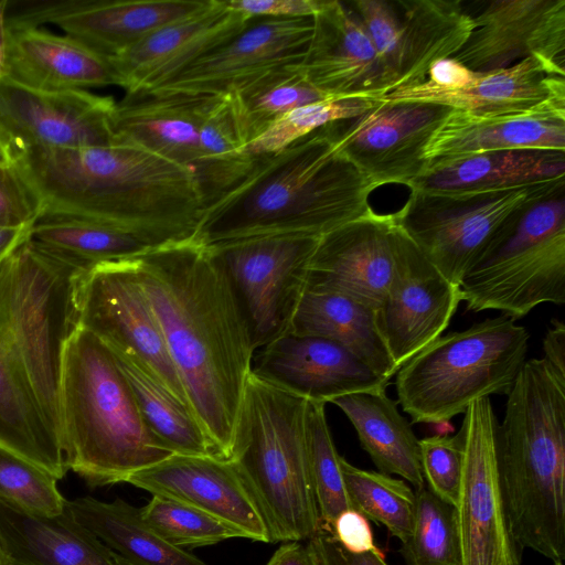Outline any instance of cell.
I'll return each mask as SVG.
<instances>
[{
	"label": "cell",
	"instance_id": "1",
	"mask_svg": "<svg viewBox=\"0 0 565 565\" xmlns=\"http://www.w3.org/2000/svg\"><path fill=\"white\" fill-rule=\"evenodd\" d=\"M131 263L191 412L216 456L231 459L255 349L226 275L195 241L151 248Z\"/></svg>",
	"mask_w": 565,
	"mask_h": 565
},
{
	"label": "cell",
	"instance_id": "2",
	"mask_svg": "<svg viewBox=\"0 0 565 565\" xmlns=\"http://www.w3.org/2000/svg\"><path fill=\"white\" fill-rule=\"evenodd\" d=\"M83 269L30 237L0 265V444L62 479L58 388Z\"/></svg>",
	"mask_w": 565,
	"mask_h": 565
},
{
	"label": "cell",
	"instance_id": "3",
	"mask_svg": "<svg viewBox=\"0 0 565 565\" xmlns=\"http://www.w3.org/2000/svg\"><path fill=\"white\" fill-rule=\"evenodd\" d=\"M13 164L42 212L93 218L151 248L194 241L205 209L191 171L127 142L29 147Z\"/></svg>",
	"mask_w": 565,
	"mask_h": 565
},
{
	"label": "cell",
	"instance_id": "4",
	"mask_svg": "<svg viewBox=\"0 0 565 565\" xmlns=\"http://www.w3.org/2000/svg\"><path fill=\"white\" fill-rule=\"evenodd\" d=\"M374 189L337 149L328 124L262 156L204 209L194 241L207 247L256 236H322L371 210Z\"/></svg>",
	"mask_w": 565,
	"mask_h": 565
},
{
	"label": "cell",
	"instance_id": "5",
	"mask_svg": "<svg viewBox=\"0 0 565 565\" xmlns=\"http://www.w3.org/2000/svg\"><path fill=\"white\" fill-rule=\"evenodd\" d=\"M499 478L519 547L565 558V376L544 359L523 363L497 429Z\"/></svg>",
	"mask_w": 565,
	"mask_h": 565
},
{
	"label": "cell",
	"instance_id": "6",
	"mask_svg": "<svg viewBox=\"0 0 565 565\" xmlns=\"http://www.w3.org/2000/svg\"><path fill=\"white\" fill-rule=\"evenodd\" d=\"M58 409L66 467L92 487L126 482L174 454L148 426L114 353L78 326L63 348Z\"/></svg>",
	"mask_w": 565,
	"mask_h": 565
},
{
	"label": "cell",
	"instance_id": "7",
	"mask_svg": "<svg viewBox=\"0 0 565 565\" xmlns=\"http://www.w3.org/2000/svg\"><path fill=\"white\" fill-rule=\"evenodd\" d=\"M307 404L253 372L248 376L231 460L255 497L273 543L309 541L321 525L307 456Z\"/></svg>",
	"mask_w": 565,
	"mask_h": 565
},
{
	"label": "cell",
	"instance_id": "8",
	"mask_svg": "<svg viewBox=\"0 0 565 565\" xmlns=\"http://www.w3.org/2000/svg\"><path fill=\"white\" fill-rule=\"evenodd\" d=\"M114 141L142 147L186 168L205 206L241 183L258 157L248 154L227 94L126 93L111 115Z\"/></svg>",
	"mask_w": 565,
	"mask_h": 565
},
{
	"label": "cell",
	"instance_id": "9",
	"mask_svg": "<svg viewBox=\"0 0 565 565\" xmlns=\"http://www.w3.org/2000/svg\"><path fill=\"white\" fill-rule=\"evenodd\" d=\"M529 340L523 326L502 315L439 335L395 373L397 403L411 424H441L478 399L507 395Z\"/></svg>",
	"mask_w": 565,
	"mask_h": 565
},
{
	"label": "cell",
	"instance_id": "10",
	"mask_svg": "<svg viewBox=\"0 0 565 565\" xmlns=\"http://www.w3.org/2000/svg\"><path fill=\"white\" fill-rule=\"evenodd\" d=\"M466 310L519 320L565 302V186L529 206L476 259L459 285Z\"/></svg>",
	"mask_w": 565,
	"mask_h": 565
},
{
	"label": "cell",
	"instance_id": "11",
	"mask_svg": "<svg viewBox=\"0 0 565 565\" xmlns=\"http://www.w3.org/2000/svg\"><path fill=\"white\" fill-rule=\"evenodd\" d=\"M565 181L512 189L434 192L411 189L398 221L423 255L451 284L525 210Z\"/></svg>",
	"mask_w": 565,
	"mask_h": 565
},
{
	"label": "cell",
	"instance_id": "12",
	"mask_svg": "<svg viewBox=\"0 0 565 565\" xmlns=\"http://www.w3.org/2000/svg\"><path fill=\"white\" fill-rule=\"evenodd\" d=\"M73 320L74 326L95 334L113 353L130 360L190 408L131 259L99 264L76 275Z\"/></svg>",
	"mask_w": 565,
	"mask_h": 565
},
{
	"label": "cell",
	"instance_id": "13",
	"mask_svg": "<svg viewBox=\"0 0 565 565\" xmlns=\"http://www.w3.org/2000/svg\"><path fill=\"white\" fill-rule=\"evenodd\" d=\"M319 238L271 235L205 246L228 279L255 351L289 332Z\"/></svg>",
	"mask_w": 565,
	"mask_h": 565
},
{
	"label": "cell",
	"instance_id": "14",
	"mask_svg": "<svg viewBox=\"0 0 565 565\" xmlns=\"http://www.w3.org/2000/svg\"><path fill=\"white\" fill-rule=\"evenodd\" d=\"M462 472L456 504L462 565H521L509 526L498 459V419L489 397L463 413Z\"/></svg>",
	"mask_w": 565,
	"mask_h": 565
},
{
	"label": "cell",
	"instance_id": "15",
	"mask_svg": "<svg viewBox=\"0 0 565 565\" xmlns=\"http://www.w3.org/2000/svg\"><path fill=\"white\" fill-rule=\"evenodd\" d=\"M452 108L414 102H380L329 128L337 149L375 188L407 186L427 169L425 148Z\"/></svg>",
	"mask_w": 565,
	"mask_h": 565
},
{
	"label": "cell",
	"instance_id": "16",
	"mask_svg": "<svg viewBox=\"0 0 565 565\" xmlns=\"http://www.w3.org/2000/svg\"><path fill=\"white\" fill-rule=\"evenodd\" d=\"M210 0H35L9 1L7 22L53 24L111 57L153 31L205 9Z\"/></svg>",
	"mask_w": 565,
	"mask_h": 565
},
{
	"label": "cell",
	"instance_id": "17",
	"mask_svg": "<svg viewBox=\"0 0 565 565\" xmlns=\"http://www.w3.org/2000/svg\"><path fill=\"white\" fill-rule=\"evenodd\" d=\"M460 302L459 287L436 269L401 225L393 274L377 308L379 329L397 370L441 335Z\"/></svg>",
	"mask_w": 565,
	"mask_h": 565
},
{
	"label": "cell",
	"instance_id": "18",
	"mask_svg": "<svg viewBox=\"0 0 565 565\" xmlns=\"http://www.w3.org/2000/svg\"><path fill=\"white\" fill-rule=\"evenodd\" d=\"M115 105L111 96L87 89H42L0 79V126L15 153L29 147L110 145Z\"/></svg>",
	"mask_w": 565,
	"mask_h": 565
},
{
	"label": "cell",
	"instance_id": "19",
	"mask_svg": "<svg viewBox=\"0 0 565 565\" xmlns=\"http://www.w3.org/2000/svg\"><path fill=\"white\" fill-rule=\"evenodd\" d=\"M471 17L473 30L452 57L469 70L507 68L532 56L565 77V0H493Z\"/></svg>",
	"mask_w": 565,
	"mask_h": 565
},
{
	"label": "cell",
	"instance_id": "20",
	"mask_svg": "<svg viewBox=\"0 0 565 565\" xmlns=\"http://www.w3.org/2000/svg\"><path fill=\"white\" fill-rule=\"evenodd\" d=\"M312 32L313 17L252 18L234 38L149 90L227 94L256 75L299 64L308 50Z\"/></svg>",
	"mask_w": 565,
	"mask_h": 565
},
{
	"label": "cell",
	"instance_id": "21",
	"mask_svg": "<svg viewBox=\"0 0 565 565\" xmlns=\"http://www.w3.org/2000/svg\"><path fill=\"white\" fill-rule=\"evenodd\" d=\"M126 482L190 504L233 526L244 539L273 543L262 510L231 459L173 454Z\"/></svg>",
	"mask_w": 565,
	"mask_h": 565
},
{
	"label": "cell",
	"instance_id": "22",
	"mask_svg": "<svg viewBox=\"0 0 565 565\" xmlns=\"http://www.w3.org/2000/svg\"><path fill=\"white\" fill-rule=\"evenodd\" d=\"M401 224L396 213L372 209L320 236L305 289L338 291L379 308L394 267Z\"/></svg>",
	"mask_w": 565,
	"mask_h": 565
},
{
	"label": "cell",
	"instance_id": "23",
	"mask_svg": "<svg viewBox=\"0 0 565 565\" xmlns=\"http://www.w3.org/2000/svg\"><path fill=\"white\" fill-rule=\"evenodd\" d=\"M292 66L329 98L377 100L392 90L360 18L339 0H326L313 17L308 50L302 61Z\"/></svg>",
	"mask_w": 565,
	"mask_h": 565
},
{
	"label": "cell",
	"instance_id": "24",
	"mask_svg": "<svg viewBox=\"0 0 565 565\" xmlns=\"http://www.w3.org/2000/svg\"><path fill=\"white\" fill-rule=\"evenodd\" d=\"M260 349L252 372L308 401L327 404L343 395L390 385L391 379L324 338L287 333Z\"/></svg>",
	"mask_w": 565,
	"mask_h": 565
},
{
	"label": "cell",
	"instance_id": "25",
	"mask_svg": "<svg viewBox=\"0 0 565 565\" xmlns=\"http://www.w3.org/2000/svg\"><path fill=\"white\" fill-rule=\"evenodd\" d=\"M250 20L230 9L225 0H210L199 13L167 24L108 57L117 86L126 93L152 89L234 38Z\"/></svg>",
	"mask_w": 565,
	"mask_h": 565
},
{
	"label": "cell",
	"instance_id": "26",
	"mask_svg": "<svg viewBox=\"0 0 565 565\" xmlns=\"http://www.w3.org/2000/svg\"><path fill=\"white\" fill-rule=\"evenodd\" d=\"M502 150L565 152V97L507 114L451 109L428 141L427 164Z\"/></svg>",
	"mask_w": 565,
	"mask_h": 565
},
{
	"label": "cell",
	"instance_id": "27",
	"mask_svg": "<svg viewBox=\"0 0 565 565\" xmlns=\"http://www.w3.org/2000/svg\"><path fill=\"white\" fill-rule=\"evenodd\" d=\"M7 29V77L42 89L117 86L109 58L81 41L26 24Z\"/></svg>",
	"mask_w": 565,
	"mask_h": 565
},
{
	"label": "cell",
	"instance_id": "28",
	"mask_svg": "<svg viewBox=\"0 0 565 565\" xmlns=\"http://www.w3.org/2000/svg\"><path fill=\"white\" fill-rule=\"evenodd\" d=\"M565 97V77L551 75L535 57H526L507 68L476 72L466 85L439 88L426 81L396 88L380 102H414L446 106L477 114H507Z\"/></svg>",
	"mask_w": 565,
	"mask_h": 565
},
{
	"label": "cell",
	"instance_id": "29",
	"mask_svg": "<svg viewBox=\"0 0 565 565\" xmlns=\"http://www.w3.org/2000/svg\"><path fill=\"white\" fill-rule=\"evenodd\" d=\"M393 6L392 90L425 82L430 65L454 57L473 30L471 13L460 0H396Z\"/></svg>",
	"mask_w": 565,
	"mask_h": 565
},
{
	"label": "cell",
	"instance_id": "30",
	"mask_svg": "<svg viewBox=\"0 0 565 565\" xmlns=\"http://www.w3.org/2000/svg\"><path fill=\"white\" fill-rule=\"evenodd\" d=\"M0 539L12 565H126L66 505L50 515L0 500Z\"/></svg>",
	"mask_w": 565,
	"mask_h": 565
},
{
	"label": "cell",
	"instance_id": "31",
	"mask_svg": "<svg viewBox=\"0 0 565 565\" xmlns=\"http://www.w3.org/2000/svg\"><path fill=\"white\" fill-rule=\"evenodd\" d=\"M288 333L334 341L383 377L397 372L379 329L377 308L349 295L305 289Z\"/></svg>",
	"mask_w": 565,
	"mask_h": 565
},
{
	"label": "cell",
	"instance_id": "32",
	"mask_svg": "<svg viewBox=\"0 0 565 565\" xmlns=\"http://www.w3.org/2000/svg\"><path fill=\"white\" fill-rule=\"evenodd\" d=\"M565 181V152L502 150L427 164L409 189L467 192Z\"/></svg>",
	"mask_w": 565,
	"mask_h": 565
},
{
	"label": "cell",
	"instance_id": "33",
	"mask_svg": "<svg viewBox=\"0 0 565 565\" xmlns=\"http://www.w3.org/2000/svg\"><path fill=\"white\" fill-rule=\"evenodd\" d=\"M331 403L348 417L380 472L397 475L415 490L425 487L419 439L385 390L352 393Z\"/></svg>",
	"mask_w": 565,
	"mask_h": 565
},
{
	"label": "cell",
	"instance_id": "34",
	"mask_svg": "<svg viewBox=\"0 0 565 565\" xmlns=\"http://www.w3.org/2000/svg\"><path fill=\"white\" fill-rule=\"evenodd\" d=\"M66 509L126 565H207L167 542L141 519L139 509L121 499L77 498L66 501Z\"/></svg>",
	"mask_w": 565,
	"mask_h": 565
},
{
	"label": "cell",
	"instance_id": "35",
	"mask_svg": "<svg viewBox=\"0 0 565 565\" xmlns=\"http://www.w3.org/2000/svg\"><path fill=\"white\" fill-rule=\"evenodd\" d=\"M30 238L47 253L84 270L131 259L151 249L114 226L57 212H42L32 226Z\"/></svg>",
	"mask_w": 565,
	"mask_h": 565
},
{
	"label": "cell",
	"instance_id": "36",
	"mask_svg": "<svg viewBox=\"0 0 565 565\" xmlns=\"http://www.w3.org/2000/svg\"><path fill=\"white\" fill-rule=\"evenodd\" d=\"M227 95L246 147L289 111L332 99L310 85L292 65L248 78Z\"/></svg>",
	"mask_w": 565,
	"mask_h": 565
},
{
	"label": "cell",
	"instance_id": "37",
	"mask_svg": "<svg viewBox=\"0 0 565 565\" xmlns=\"http://www.w3.org/2000/svg\"><path fill=\"white\" fill-rule=\"evenodd\" d=\"M114 355L148 426L174 454L216 456L188 406L130 360Z\"/></svg>",
	"mask_w": 565,
	"mask_h": 565
},
{
	"label": "cell",
	"instance_id": "38",
	"mask_svg": "<svg viewBox=\"0 0 565 565\" xmlns=\"http://www.w3.org/2000/svg\"><path fill=\"white\" fill-rule=\"evenodd\" d=\"M340 468L354 509L367 520L384 525L402 543L412 534L416 493L401 479L377 471L360 469L342 456Z\"/></svg>",
	"mask_w": 565,
	"mask_h": 565
},
{
	"label": "cell",
	"instance_id": "39",
	"mask_svg": "<svg viewBox=\"0 0 565 565\" xmlns=\"http://www.w3.org/2000/svg\"><path fill=\"white\" fill-rule=\"evenodd\" d=\"M416 510L411 536L402 543L407 565H462L456 508L426 486L415 490Z\"/></svg>",
	"mask_w": 565,
	"mask_h": 565
},
{
	"label": "cell",
	"instance_id": "40",
	"mask_svg": "<svg viewBox=\"0 0 565 565\" xmlns=\"http://www.w3.org/2000/svg\"><path fill=\"white\" fill-rule=\"evenodd\" d=\"M324 407V403L308 401L306 444L320 520L329 527L340 513L354 509V505L344 486L340 455L328 426Z\"/></svg>",
	"mask_w": 565,
	"mask_h": 565
},
{
	"label": "cell",
	"instance_id": "41",
	"mask_svg": "<svg viewBox=\"0 0 565 565\" xmlns=\"http://www.w3.org/2000/svg\"><path fill=\"white\" fill-rule=\"evenodd\" d=\"M140 510L141 519L170 544L184 548L206 546L243 537L227 523L190 505L164 495L152 494Z\"/></svg>",
	"mask_w": 565,
	"mask_h": 565
},
{
	"label": "cell",
	"instance_id": "42",
	"mask_svg": "<svg viewBox=\"0 0 565 565\" xmlns=\"http://www.w3.org/2000/svg\"><path fill=\"white\" fill-rule=\"evenodd\" d=\"M375 102L364 98H332L298 107L277 119L250 141L246 152L254 157L275 153L328 124L362 115Z\"/></svg>",
	"mask_w": 565,
	"mask_h": 565
},
{
	"label": "cell",
	"instance_id": "43",
	"mask_svg": "<svg viewBox=\"0 0 565 565\" xmlns=\"http://www.w3.org/2000/svg\"><path fill=\"white\" fill-rule=\"evenodd\" d=\"M57 479L39 465L0 444V500L25 511L60 514L66 501Z\"/></svg>",
	"mask_w": 565,
	"mask_h": 565
},
{
	"label": "cell",
	"instance_id": "44",
	"mask_svg": "<svg viewBox=\"0 0 565 565\" xmlns=\"http://www.w3.org/2000/svg\"><path fill=\"white\" fill-rule=\"evenodd\" d=\"M425 486L439 499L456 507L462 472V440L456 435L419 439Z\"/></svg>",
	"mask_w": 565,
	"mask_h": 565
},
{
	"label": "cell",
	"instance_id": "45",
	"mask_svg": "<svg viewBox=\"0 0 565 565\" xmlns=\"http://www.w3.org/2000/svg\"><path fill=\"white\" fill-rule=\"evenodd\" d=\"M42 213V205L18 169L0 166V226L33 225Z\"/></svg>",
	"mask_w": 565,
	"mask_h": 565
},
{
	"label": "cell",
	"instance_id": "46",
	"mask_svg": "<svg viewBox=\"0 0 565 565\" xmlns=\"http://www.w3.org/2000/svg\"><path fill=\"white\" fill-rule=\"evenodd\" d=\"M326 0H225L227 7L249 18H312Z\"/></svg>",
	"mask_w": 565,
	"mask_h": 565
},
{
	"label": "cell",
	"instance_id": "47",
	"mask_svg": "<svg viewBox=\"0 0 565 565\" xmlns=\"http://www.w3.org/2000/svg\"><path fill=\"white\" fill-rule=\"evenodd\" d=\"M309 542L318 555L320 565H387L379 547L364 553L349 552L322 523Z\"/></svg>",
	"mask_w": 565,
	"mask_h": 565
},
{
	"label": "cell",
	"instance_id": "48",
	"mask_svg": "<svg viewBox=\"0 0 565 565\" xmlns=\"http://www.w3.org/2000/svg\"><path fill=\"white\" fill-rule=\"evenodd\" d=\"M328 529L349 552L364 553L377 548L369 520L354 509L340 513Z\"/></svg>",
	"mask_w": 565,
	"mask_h": 565
},
{
	"label": "cell",
	"instance_id": "49",
	"mask_svg": "<svg viewBox=\"0 0 565 565\" xmlns=\"http://www.w3.org/2000/svg\"><path fill=\"white\" fill-rule=\"evenodd\" d=\"M476 72L469 70L452 57L433 63L427 72L426 82L439 88H456L468 84Z\"/></svg>",
	"mask_w": 565,
	"mask_h": 565
},
{
	"label": "cell",
	"instance_id": "50",
	"mask_svg": "<svg viewBox=\"0 0 565 565\" xmlns=\"http://www.w3.org/2000/svg\"><path fill=\"white\" fill-rule=\"evenodd\" d=\"M265 565H320V562L309 541H289L280 545Z\"/></svg>",
	"mask_w": 565,
	"mask_h": 565
},
{
	"label": "cell",
	"instance_id": "51",
	"mask_svg": "<svg viewBox=\"0 0 565 565\" xmlns=\"http://www.w3.org/2000/svg\"><path fill=\"white\" fill-rule=\"evenodd\" d=\"M544 359L565 376V326L562 320L552 319L543 340Z\"/></svg>",
	"mask_w": 565,
	"mask_h": 565
},
{
	"label": "cell",
	"instance_id": "52",
	"mask_svg": "<svg viewBox=\"0 0 565 565\" xmlns=\"http://www.w3.org/2000/svg\"><path fill=\"white\" fill-rule=\"evenodd\" d=\"M32 226H0V265L19 245L30 237Z\"/></svg>",
	"mask_w": 565,
	"mask_h": 565
},
{
	"label": "cell",
	"instance_id": "53",
	"mask_svg": "<svg viewBox=\"0 0 565 565\" xmlns=\"http://www.w3.org/2000/svg\"><path fill=\"white\" fill-rule=\"evenodd\" d=\"M8 0H0V79L6 76L7 67V14Z\"/></svg>",
	"mask_w": 565,
	"mask_h": 565
},
{
	"label": "cell",
	"instance_id": "54",
	"mask_svg": "<svg viewBox=\"0 0 565 565\" xmlns=\"http://www.w3.org/2000/svg\"><path fill=\"white\" fill-rule=\"evenodd\" d=\"M15 151L14 148L4 132V130L0 126V166L7 167L12 166L14 163Z\"/></svg>",
	"mask_w": 565,
	"mask_h": 565
},
{
	"label": "cell",
	"instance_id": "55",
	"mask_svg": "<svg viewBox=\"0 0 565 565\" xmlns=\"http://www.w3.org/2000/svg\"><path fill=\"white\" fill-rule=\"evenodd\" d=\"M0 565H12L10 556H9L1 539H0Z\"/></svg>",
	"mask_w": 565,
	"mask_h": 565
},
{
	"label": "cell",
	"instance_id": "56",
	"mask_svg": "<svg viewBox=\"0 0 565 565\" xmlns=\"http://www.w3.org/2000/svg\"><path fill=\"white\" fill-rule=\"evenodd\" d=\"M553 565H564V561L553 562Z\"/></svg>",
	"mask_w": 565,
	"mask_h": 565
}]
</instances>
